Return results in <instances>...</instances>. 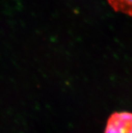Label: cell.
Instances as JSON below:
<instances>
[{
  "label": "cell",
  "instance_id": "cell-1",
  "mask_svg": "<svg viewBox=\"0 0 132 133\" xmlns=\"http://www.w3.org/2000/svg\"><path fill=\"white\" fill-rule=\"evenodd\" d=\"M104 133H132V113L114 112L107 120Z\"/></svg>",
  "mask_w": 132,
  "mask_h": 133
},
{
  "label": "cell",
  "instance_id": "cell-2",
  "mask_svg": "<svg viewBox=\"0 0 132 133\" xmlns=\"http://www.w3.org/2000/svg\"><path fill=\"white\" fill-rule=\"evenodd\" d=\"M107 2L115 12L132 17V0H107Z\"/></svg>",
  "mask_w": 132,
  "mask_h": 133
}]
</instances>
